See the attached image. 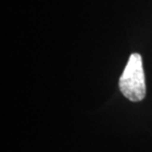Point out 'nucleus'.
Segmentation results:
<instances>
[{"instance_id":"f257e3e1","label":"nucleus","mask_w":152,"mask_h":152,"mask_svg":"<svg viewBox=\"0 0 152 152\" xmlns=\"http://www.w3.org/2000/svg\"><path fill=\"white\" fill-rule=\"evenodd\" d=\"M121 92L132 102H139L146 94L144 70L141 56L139 53L130 54L126 68L118 81Z\"/></svg>"}]
</instances>
